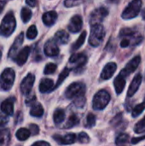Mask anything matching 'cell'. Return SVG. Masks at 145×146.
I'll use <instances>...</instances> for the list:
<instances>
[{
    "label": "cell",
    "instance_id": "42",
    "mask_svg": "<svg viewBox=\"0 0 145 146\" xmlns=\"http://www.w3.org/2000/svg\"><path fill=\"white\" fill-rule=\"evenodd\" d=\"M130 44V41L128 40V39H123L121 42V46L122 47V48H126V47H127L128 45Z\"/></svg>",
    "mask_w": 145,
    "mask_h": 146
},
{
    "label": "cell",
    "instance_id": "6",
    "mask_svg": "<svg viewBox=\"0 0 145 146\" xmlns=\"http://www.w3.org/2000/svg\"><path fill=\"white\" fill-rule=\"evenodd\" d=\"M85 92V86L80 82H74L71 84L65 92V96L68 99L75 98H81L84 96Z\"/></svg>",
    "mask_w": 145,
    "mask_h": 146
},
{
    "label": "cell",
    "instance_id": "20",
    "mask_svg": "<svg viewBox=\"0 0 145 146\" xmlns=\"http://www.w3.org/2000/svg\"><path fill=\"white\" fill-rule=\"evenodd\" d=\"M126 77H124L123 75H121V74L115 78V81H114V86H115V92L117 94H121L124 88H125V86H126V80H125Z\"/></svg>",
    "mask_w": 145,
    "mask_h": 146
},
{
    "label": "cell",
    "instance_id": "22",
    "mask_svg": "<svg viewBox=\"0 0 145 146\" xmlns=\"http://www.w3.org/2000/svg\"><path fill=\"white\" fill-rule=\"evenodd\" d=\"M55 40L56 41V43L65 44L69 40V35L64 30H60V31H58L56 33V35H55Z\"/></svg>",
    "mask_w": 145,
    "mask_h": 146
},
{
    "label": "cell",
    "instance_id": "32",
    "mask_svg": "<svg viewBox=\"0 0 145 146\" xmlns=\"http://www.w3.org/2000/svg\"><path fill=\"white\" fill-rule=\"evenodd\" d=\"M134 131L136 133H142L145 131V116L140 121H138L134 128Z\"/></svg>",
    "mask_w": 145,
    "mask_h": 146
},
{
    "label": "cell",
    "instance_id": "11",
    "mask_svg": "<svg viewBox=\"0 0 145 146\" xmlns=\"http://www.w3.org/2000/svg\"><path fill=\"white\" fill-rule=\"evenodd\" d=\"M82 25H83L82 18L79 15H74L73 17L71 18L68 28L71 33H78L81 30Z\"/></svg>",
    "mask_w": 145,
    "mask_h": 146
},
{
    "label": "cell",
    "instance_id": "27",
    "mask_svg": "<svg viewBox=\"0 0 145 146\" xmlns=\"http://www.w3.org/2000/svg\"><path fill=\"white\" fill-rule=\"evenodd\" d=\"M21 17L24 23H26L27 21H30L31 17H32V11L28 9V8H22L21 11Z\"/></svg>",
    "mask_w": 145,
    "mask_h": 146
},
{
    "label": "cell",
    "instance_id": "16",
    "mask_svg": "<svg viewBox=\"0 0 145 146\" xmlns=\"http://www.w3.org/2000/svg\"><path fill=\"white\" fill-rule=\"evenodd\" d=\"M86 61H87V57L82 53L73 54L69 59V62L72 64H75L76 68L83 67L86 63Z\"/></svg>",
    "mask_w": 145,
    "mask_h": 146
},
{
    "label": "cell",
    "instance_id": "26",
    "mask_svg": "<svg viewBox=\"0 0 145 146\" xmlns=\"http://www.w3.org/2000/svg\"><path fill=\"white\" fill-rule=\"evenodd\" d=\"M86 31H84L80 35H79V38L77 39V41L72 45V50H78V49H79L82 45H83V44L85 43V38H86Z\"/></svg>",
    "mask_w": 145,
    "mask_h": 146
},
{
    "label": "cell",
    "instance_id": "3",
    "mask_svg": "<svg viewBox=\"0 0 145 146\" xmlns=\"http://www.w3.org/2000/svg\"><path fill=\"white\" fill-rule=\"evenodd\" d=\"M110 101V95L104 90L99 91L93 98L92 106L96 110H102L106 108Z\"/></svg>",
    "mask_w": 145,
    "mask_h": 146
},
{
    "label": "cell",
    "instance_id": "17",
    "mask_svg": "<svg viewBox=\"0 0 145 146\" xmlns=\"http://www.w3.org/2000/svg\"><path fill=\"white\" fill-rule=\"evenodd\" d=\"M30 50H31L30 47H29V46H26V47H24V48L19 52V54L16 55V56H15V59L16 63H17L19 66H21V65H23V64L26 63V60H27V58H28V56H29Z\"/></svg>",
    "mask_w": 145,
    "mask_h": 146
},
{
    "label": "cell",
    "instance_id": "12",
    "mask_svg": "<svg viewBox=\"0 0 145 146\" xmlns=\"http://www.w3.org/2000/svg\"><path fill=\"white\" fill-rule=\"evenodd\" d=\"M23 39H24V33H21L17 38H15L13 45L11 46L10 50H9V56L12 59H15V56L17 55V51L19 50V48L21 46L22 43H23Z\"/></svg>",
    "mask_w": 145,
    "mask_h": 146
},
{
    "label": "cell",
    "instance_id": "37",
    "mask_svg": "<svg viewBox=\"0 0 145 146\" xmlns=\"http://www.w3.org/2000/svg\"><path fill=\"white\" fill-rule=\"evenodd\" d=\"M78 139H79V141L80 143H82V144H87V143H89V141H90L89 136L87 135V133H84V132H82V133H80L79 134Z\"/></svg>",
    "mask_w": 145,
    "mask_h": 146
},
{
    "label": "cell",
    "instance_id": "19",
    "mask_svg": "<svg viewBox=\"0 0 145 146\" xmlns=\"http://www.w3.org/2000/svg\"><path fill=\"white\" fill-rule=\"evenodd\" d=\"M1 111L7 115H12L14 113V104L12 99L4 100L0 106Z\"/></svg>",
    "mask_w": 145,
    "mask_h": 146
},
{
    "label": "cell",
    "instance_id": "36",
    "mask_svg": "<svg viewBox=\"0 0 145 146\" xmlns=\"http://www.w3.org/2000/svg\"><path fill=\"white\" fill-rule=\"evenodd\" d=\"M96 124V116L93 114H89L86 118V126L87 127H92Z\"/></svg>",
    "mask_w": 145,
    "mask_h": 146
},
{
    "label": "cell",
    "instance_id": "39",
    "mask_svg": "<svg viewBox=\"0 0 145 146\" xmlns=\"http://www.w3.org/2000/svg\"><path fill=\"white\" fill-rule=\"evenodd\" d=\"M79 0H66L65 1V5L67 7H73L78 3Z\"/></svg>",
    "mask_w": 145,
    "mask_h": 146
},
{
    "label": "cell",
    "instance_id": "44",
    "mask_svg": "<svg viewBox=\"0 0 145 146\" xmlns=\"http://www.w3.org/2000/svg\"><path fill=\"white\" fill-rule=\"evenodd\" d=\"M4 3H5V2H4V1H3V0H0V13L2 12V10H3V9Z\"/></svg>",
    "mask_w": 145,
    "mask_h": 146
},
{
    "label": "cell",
    "instance_id": "5",
    "mask_svg": "<svg viewBox=\"0 0 145 146\" xmlns=\"http://www.w3.org/2000/svg\"><path fill=\"white\" fill-rule=\"evenodd\" d=\"M15 74L12 68H5L0 75V86L4 91H9L15 81Z\"/></svg>",
    "mask_w": 145,
    "mask_h": 146
},
{
    "label": "cell",
    "instance_id": "18",
    "mask_svg": "<svg viewBox=\"0 0 145 146\" xmlns=\"http://www.w3.org/2000/svg\"><path fill=\"white\" fill-rule=\"evenodd\" d=\"M43 22L44 23V25L50 27V26H52L56 19H57V13L56 11H49V12H46L43 15Z\"/></svg>",
    "mask_w": 145,
    "mask_h": 146
},
{
    "label": "cell",
    "instance_id": "46",
    "mask_svg": "<svg viewBox=\"0 0 145 146\" xmlns=\"http://www.w3.org/2000/svg\"><path fill=\"white\" fill-rule=\"evenodd\" d=\"M1 58H2V53H1V51H0V60H1Z\"/></svg>",
    "mask_w": 145,
    "mask_h": 146
},
{
    "label": "cell",
    "instance_id": "15",
    "mask_svg": "<svg viewBox=\"0 0 145 146\" xmlns=\"http://www.w3.org/2000/svg\"><path fill=\"white\" fill-rule=\"evenodd\" d=\"M53 138L60 145H72L76 141V135L74 133H68L63 137L56 135Z\"/></svg>",
    "mask_w": 145,
    "mask_h": 146
},
{
    "label": "cell",
    "instance_id": "31",
    "mask_svg": "<svg viewBox=\"0 0 145 146\" xmlns=\"http://www.w3.org/2000/svg\"><path fill=\"white\" fill-rule=\"evenodd\" d=\"M145 110V102L140 104H138L132 110V117H138V115H141V113Z\"/></svg>",
    "mask_w": 145,
    "mask_h": 146
},
{
    "label": "cell",
    "instance_id": "14",
    "mask_svg": "<svg viewBox=\"0 0 145 146\" xmlns=\"http://www.w3.org/2000/svg\"><path fill=\"white\" fill-rule=\"evenodd\" d=\"M141 82H142V75L140 74H138L134 77V79L132 80V81L129 86V89L127 92L128 97H132L137 92V91L138 90V88L141 85Z\"/></svg>",
    "mask_w": 145,
    "mask_h": 146
},
{
    "label": "cell",
    "instance_id": "21",
    "mask_svg": "<svg viewBox=\"0 0 145 146\" xmlns=\"http://www.w3.org/2000/svg\"><path fill=\"white\" fill-rule=\"evenodd\" d=\"M54 88V82L50 79H43L39 84V91L42 93L50 92Z\"/></svg>",
    "mask_w": 145,
    "mask_h": 146
},
{
    "label": "cell",
    "instance_id": "47",
    "mask_svg": "<svg viewBox=\"0 0 145 146\" xmlns=\"http://www.w3.org/2000/svg\"><path fill=\"white\" fill-rule=\"evenodd\" d=\"M144 102H145V98H144Z\"/></svg>",
    "mask_w": 145,
    "mask_h": 146
},
{
    "label": "cell",
    "instance_id": "43",
    "mask_svg": "<svg viewBox=\"0 0 145 146\" xmlns=\"http://www.w3.org/2000/svg\"><path fill=\"white\" fill-rule=\"evenodd\" d=\"M26 3L30 7H34L35 4H36V0H26Z\"/></svg>",
    "mask_w": 145,
    "mask_h": 146
},
{
    "label": "cell",
    "instance_id": "41",
    "mask_svg": "<svg viewBox=\"0 0 145 146\" xmlns=\"http://www.w3.org/2000/svg\"><path fill=\"white\" fill-rule=\"evenodd\" d=\"M32 146H50V145L45 141H38L36 143H34Z\"/></svg>",
    "mask_w": 145,
    "mask_h": 146
},
{
    "label": "cell",
    "instance_id": "23",
    "mask_svg": "<svg viewBox=\"0 0 145 146\" xmlns=\"http://www.w3.org/2000/svg\"><path fill=\"white\" fill-rule=\"evenodd\" d=\"M30 115L34 117H41L44 115V109L42 105L38 103L32 104L30 110Z\"/></svg>",
    "mask_w": 145,
    "mask_h": 146
},
{
    "label": "cell",
    "instance_id": "45",
    "mask_svg": "<svg viewBox=\"0 0 145 146\" xmlns=\"http://www.w3.org/2000/svg\"><path fill=\"white\" fill-rule=\"evenodd\" d=\"M143 18L144 19H145V9L143 11Z\"/></svg>",
    "mask_w": 145,
    "mask_h": 146
},
{
    "label": "cell",
    "instance_id": "4",
    "mask_svg": "<svg viewBox=\"0 0 145 146\" xmlns=\"http://www.w3.org/2000/svg\"><path fill=\"white\" fill-rule=\"evenodd\" d=\"M142 7V0H132L124 9L122 13V18L126 20H130L136 17Z\"/></svg>",
    "mask_w": 145,
    "mask_h": 146
},
{
    "label": "cell",
    "instance_id": "2",
    "mask_svg": "<svg viewBox=\"0 0 145 146\" xmlns=\"http://www.w3.org/2000/svg\"><path fill=\"white\" fill-rule=\"evenodd\" d=\"M104 37H105V30L101 24H96L91 26V34L89 38V43L91 45L94 47L100 45Z\"/></svg>",
    "mask_w": 145,
    "mask_h": 146
},
{
    "label": "cell",
    "instance_id": "38",
    "mask_svg": "<svg viewBox=\"0 0 145 146\" xmlns=\"http://www.w3.org/2000/svg\"><path fill=\"white\" fill-rule=\"evenodd\" d=\"M38 127L37 125L34 124H31L30 125V133H32V134H38Z\"/></svg>",
    "mask_w": 145,
    "mask_h": 146
},
{
    "label": "cell",
    "instance_id": "30",
    "mask_svg": "<svg viewBox=\"0 0 145 146\" xmlns=\"http://www.w3.org/2000/svg\"><path fill=\"white\" fill-rule=\"evenodd\" d=\"M38 35V30L37 27L34 25H32L26 31V37L29 39H34Z\"/></svg>",
    "mask_w": 145,
    "mask_h": 146
},
{
    "label": "cell",
    "instance_id": "28",
    "mask_svg": "<svg viewBox=\"0 0 145 146\" xmlns=\"http://www.w3.org/2000/svg\"><path fill=\"white\" fill-rule=\"evenodd\" d=\"M69 73H70V70H69V68H64V70L60 74V75H59V78H58V80H57V82H56V86H54V88H56V87H58L63 81H64V80L69 75Z\"/></svg>",
    "mask_w": 145,
    "mask_h": 146
},
{
    "label": "cell",
    "instance_id": "35",
    "mask_svg": "<svg viewBox=\"0 0 145 146\" xmlns=\"http://www.w3.org/2000/svg\"><path fill=\"white\" fill-rule=\"evenodd\" d=\"M56 70V65L54 63H48L44 70V73L45 74H51L53 73H55Z\"/></svg>",
    "mask_w": 145,
    "mask_h": 146
},
{
    "label": "cell",
    "instance_id": "9",
    "mask_svg": "<svg viewBox=\"0 0 145 146\" xmlns=\"http://www.w3.org/2000/svg\"><path fill=\"white\" fill-rule=\"evenodd\" d=\"M141 62V57L139 56H135L134 58H132L127 64L126 66L123 68V70L120 73L121 75H123L124 77H126L128 76L129 74H131L132 73H133L137 68L138 67L139 63Z\"/></svg>",
    "mask_w": 145,
    "mask_h": 146
},
{
    "label": "cell",
    "instance_id": "1",
    "mask_svg": "<svg viewBox=\"0 0 145 146\" xmlns=\"http://www.w3.org/2000/svg\"><path fill=\"white\" fill-rule=\"evenodd\" d=\"M15 27H16L15 18L12 13H9L3 17L0 24V33L5 37H9L14 33Z\"/></svg>",
    "mask_w": 145,
    "mask_h": 146
},
{
    "label": "cell",
    "instance_id": "34",
    "mask_svg": "<svg viewBox=\"0 0 145 146\" xmlns=\"http://www.w3.org/2000/svg\"><path fill=\"white\" fill-rule=\"evenodd\" d=\"M9 131L4 130V131H1L0 132V145H3L4 144H6L9 141Z\"/></svg>",
    "mask_w": 145,
    "mask_h": 146
},
{
    "label": "cell",
    "instance_id": "13",
    "mask_svg": "<svg viewBox=\"0 0 145 146\" xmlns=\"http://www.w3.org/2000/svg\"><path fill=\"white\" fill-rule=\"evenodd\" d=\"M116 68H117V66L115 62H109L103 69L102 71V74H101V78L103 80H109L110 79L115 72L116 71Z\"/></svg>",
    "mask_w": 145,
    "mask_h": 146
},
{
    "label": "cell",
    "instance_id": "7",
    "mask_svg": "<svg viewBox=\"0 0 145 146\" xmlns=\"http://www.w3.org/2000/svg\"><path fill=\"white\" fill-rule=\"evenodd\" d=\"M108 14H109L108 10L103 7H101L99 9H95L91 13V17H90L91 25L93 26V25H96V24H100V22L108 15Z\"/></svg>",
    "mask_w": 145,
    "mask_h": 146
},
{
    "label": "cell",
    "instance_id": "33",
    "mask_svg": "<svg viewBox=\"0 0 145 146\" xmlns=\"http://www.w3.org/2000/svg\"><path fill=\"white\" fill-rule=\"evenodd\" d=\"M129 139V135L126 133H121L117 136L116 139H115V144L116 145H122L125 144L128 141Z\"/></svg>",
    "mask_w": 145,
    "mask_h": 146
},
{
    "label": "cell",
    "instance_id": "25",
    "mask_svg": "<svg viewBox=\"0 0 145 146\" xmlns=\"http://www.w3.org/2000/svg\"><path fill=\"white\" fill-rule=\"evenodd\" d=\"M53 118H54V121H55L56 124H61L65 119V112H64V110H62V109H57L54 113Z\"/></svg>",
    "mask_w": 145,
    "mask_h": 146
},
{
    "label": "cell",
    "instance_id": "40",
    "mask_svg": "<svg viewBox=\"0 0 145 146\" xmlns=\"http://www.w3.org/2000/svg\"><path fill=\"white\" fill-rule=\"evenodd\" d=\"M144 139H145V135L142 136V137H139V138H134V139H132V144L136 145V144H138V142H140V141H142Z\"/></svg>",
    "mask_w": 145,
    "mask_h": 146
},
{
    "label": "cell",
    "instance_id": "10",
    "mask_svg": "<svg viewBox=\"0 0 145 146\" xmlns=\"http://www.w3.org/2000/svg\"><path fill=\"white\" fill-rule=\"evenodd\" d=\"M44 54L47 56H56L59 54V48L57 46V43L55 39H50L48 40L44 47Z\"/></svg>",
    "mask_w": 145,
    "mask_h": 146
},
{
    "label": "cell",
    "instance_id": "29",
    "mask_svg": "<svg viewBox=\"0 0 145 146\" xmlns=\"http://www.w3.org/2000/svg\"><path fill=\"white\" fill-rule=\"evenodd\" d=\"M79 120L78 116H77V115H71V116L69 117V119H68V122L66 123V125H65V128H71V127H74V126L78 125V124H79Z\"/></svg>",
    "mask_w": 145,
    "mask_h": 146
},
{
    "label": "cell",
    "instance_id": "8",
    "mask_svg": "<svg viewBox=\"0 0 145 146\" xmlns=\"http://www.w3.org/2000/svg\"><path fill=\"white\" fill-rule=\"evenodd\" d=\"M35 81V76L32 74H28L21 81V92L23 95H28L33 86Z\"/></svg>",
    "mask_w": 145,
    "mask_h": 146
},
{
    "label": "cell",
    "instance_id": "24",
    "mask_svg": "<svg viewBox=\"0 0 145 146\" xmlns=\"http://www.w3.org/2000/svg\"><path fill=\"white\" fill-rule=\"evenodd\" d=\"M30 135H31V133L26 128H20L16 132V138L20 141H25V140H26L30 137Z\"/></svg>",
    "mask_w": 145,
    "mask_h": 146
}]
</instances>
